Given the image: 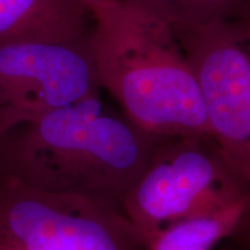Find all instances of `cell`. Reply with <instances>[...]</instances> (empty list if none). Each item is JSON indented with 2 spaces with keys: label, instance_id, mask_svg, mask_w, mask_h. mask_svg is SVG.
I'll return each mask as SVG.
<instances>
[{
  "label": "cell",
  "instance_id": "obj_6",
  "mask_svg": "<svg viewBox=\"0 0 250 250\" xmlns=\"http://www.w3.org/2000/svg\"><path fill=\"white\" fill-rule=\"evenodd\" d=\"M101 89L88 39L0 45V136Z\"/></svg>",
  "mask_w": 250,
  "mask_h": 250
},
{
  "label": "cell",
  "instance_id": "obj_1",
  "mask_svg": "<svg viewBox=\"0 0 250 250\" xmlns=\"http://www.w3.org/2000/svg\"><path fill=\"white\" fill-rule=\"evenodd\" d=\"M162 138L108 111L95 94L1 134L0 174L123 213Z\"/></svg>",
  "mask_w": 250,
  "mask_h": 250
},
{
  "label": "cell",
  "instance_id": "obj_5",
  "mask_svg": "<svg viewBox=\"0 0 250 250\" xmlns=\"http://www.w3.org/2000/svg\"><path fill=\"white\" fill-rule=\"evenodd\" d=\"M195 74L208 133L250 183V48L237 22L173 27Z\"/></svg>",
  "mask_w": 250,
  "mask_h": 250
},
{
  "label": "cell",
  "instance_id": "obj_12",
  "mask_svg": "<svg viewBox=\"0 0 250 250\" xmlns=\"http://www.w3.org/2000/svg\"><path fill=\"white\" fill-rule=\"evenodd\" d=\"M79 1L83 2V4L89 9L90 13H92V12L95 11L96 8L101 7L102 5L107 4V2L110 1V0H79Z\"/></svg>",
  "mask_w": 250,
  "mask_h": 250
},
{
  "label": "cell",
  "instance_id": "obj_11",
  "mask_svg": "<svg viewBox=\"0 0 250 250\" xmlns=\"http://www.w3.org/2000/svg\"><path fill=\"white\" fill-rule=\"evenodd\" d=\"M237 27H239V30L241 33L245 42L250 48V21H247V22H237Z\"/></svg>",
  "mask_w": 250,
  "mask_h": 250
},
{
  "label": "cell",
  "instance_id": "obj_13",
  "mask_svg": "<svg viewBox=\"0 0 250 250\" xmlns=\"http://www.w3.org/2000/svg\"><path fill=\"white\" fill-rule=\"evenodd\" d=\"M248 5H249V11H250V0H248Z\"/></svg>",
  "mask_w": 250,
  "mask_h": 250
},
{
  "label": "cell",
  "instance_id": "obj_9",
  "mask_svg": "<svg viewBox=\"0 0 250 250\" xmlns=\"http://www.w3.org/2000/svg\"><path fill=\"white\" fill-rule=\"evenodd\" d=\"M151 9L173 27L212 20L250 21L248 0H131Z\"/></svg>",
  "mask_w": 250,
  "mask_h": 250
},
{
  "label": "cell",
  "instance_id": "obj_7",
  "mask_svg": "<svg viewBox=\"0 0 250 250\" xmlns=\"http://www.w3.org/2000/svg\"><path fill=\"white\" fill-rule=\"evenodd\" d=\"M89 19L92 13L79 0H0V45L85 41Z\"/></svg>",
  "mask_w": 250,
  "mask_h": 250
},
{
  "label": "cell",
  "instance_id": "obj_10",
  "mask_svg": "<svg viewBox=\"0 0 250 250\" xmlns=\"http://www.w3.org/2000/svg\"><path fill=\"white\" fill-rule=\"evenodd\" d=\"M214 250H250V208L229 235Z\"/></svg>",
  "mask_w": 250,
  "mask_h": 250
},
{
  "label": "cell",
  "instance_id": "obj_8",
  "mask_svg": "<svg viewBox=\"0 0 250 250\" xmlns=\"http://www.w3.org/2000/svg\"><path fill=\"white\" fill-rule=\"evenodd\" d=\"M250 208V195L217 213L180 221L164 228L146 250H214Z\"/></svg>",
  "mask_w": 250,
  "mask_h": 250
},
{
  "label": "cell",
  "instance_id": "obj_2",
  "mask_svg": "<svg viewBox=\"0 0 250 250\" xmlns=\"http://www.w3.org/2000/svg\"><path fill=\"white\" fill-rule=\"evenodd\" d=\"M92 17L88 44L100 86L124 116L162 137L208 133L201 90L173 26L131 0H110Z\"/></svg>",
  "mask_w": 250,
  "mask_h": 250
},
{
  "label": "cell",
  "instance_id": "obj_3",
  "mask_svg": "<svg viewBox=\"0 0 250 250\" xmlns=\"http://www.w3.org/2000/svg\"><path fill=\"white\" fill-rule=\"evenodd\" d=\"M250 195V183L211 134L165 137L125 198L123 213L147 243L164 228L217 213Z\"/></svg>",
  "mask_w": 250,
  "mask_h": 250
},
{
  "label": "cell",
  "instance_id": "obj_4",
  "mask_svg": "<svg viewBox=\"0 0 250 250\" xmlns=\"http://www.w3.org/2000/svg\"><path fill=\"white\" fill-rule=\"evenodd\" d=\"M122 212L0 174V250H146Z\"/></svg>",
  "mask_w": 250,
  "mask_h": 250
}]
</instances>
